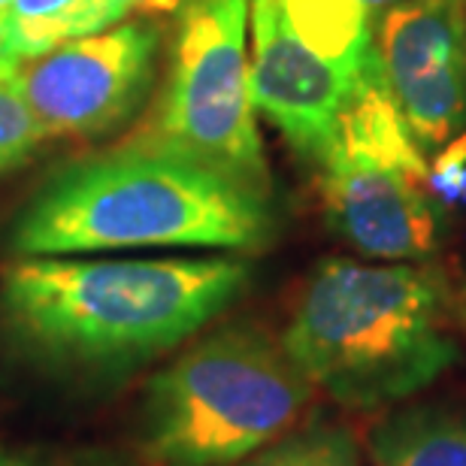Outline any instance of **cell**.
Masks as SVG:
<instances>
[{"mask_svg": "<svg viewBox=\"0 0 466 466\" xmlns=\"http://www.w3.org/2000/svg\"><path fill=\"white\" fill-rule=\"evenodd\" d=\"M251 282L246 255L13 258L0 269L9 333L52 367L127 376L203 333Z\"/></svg>", "mask_w": 466, "mask_h": 466, "instance_id": "6da1fadb", "label": "cell"}, {"mask_svg": "<svg viewBox=\"0 0 466 466\" xmlns=\"http://www.w3.org/2000/svg\"><path fill=\"white\" fill-rule=\"evenodd\" d=\"M276 237L273 194L146 137L91 152L46 179L9 230V255L194 248L251 255Z\"/></svg>", "mask_w": 466, "mask_h": 466, "instance_id": "7a4b0ae2", "label": "cell"}, {"mask_svg": "<svg viewBox=\"0 0 466 466\" xmlns=\"http://www.w3.org/2000/svg\"><path fill=\"white\" fill-rule=\"evenodd\" d=\"M454 288L427 260L328 258L306 279L282 346L312 390L354 412L412 400L461 360Z\"/></svg>", "mask_w": 466, "mask_h": 466, "instance_id": "3957f363", "label": "cell"}, {"mask_svg": "<svg viewBox=\"0 0 466 466\" xmlns=\"http://www.w3.org/2000/svg\"><path fill=\"white\" fill-rule=\"evenodd\" d=\"M279 337L228 324L155 372L139 406L146 466H237L288 431L312 400Z\"/></svg>", "mask_w": 466, "mask_h": 466, "instance_id": "277c9868", "label": "cell"}, {"mask_svg": "<svg viewBox=\"0 0 466 466\" xmlns=\"http://www.w3.org/2000/svg\"><path fill=\"white\" fill-rule=\"evenodd\" d=\"M328 225L367 260H431L445 218L431 164L415 143L379 52L319 161Z\"/></svg>", "mask_w": 466, "mask_h": 466, "instance_id": "5b68a950", "label": "cell"}, {"mask_svg": "<svg viewBox=\"0 0 466 466\" xmlns=\"http://www.w3.org/2000/svg\"><path fill=\"white\" fill-rule=\"evenodd\" d=\"M248 79L255 106L319 164L376 61L363 0H248Z\"/></svg>", "mask_w": 466, "mask_h": 466, "instance_id": "8992f818", "label": "cell"}, {"mask_svg": "<svg viewBox=\"0 0 466 466\" xmlns=\"http://www.w3.org/2000/svg\"><path fill=\"white\" fill-rule=\"evenodd\" d=\"M255 113L248 0H173L167 82L143 137L273 194Z\"/></svg>", "mask_w": 466, "mask_h": 466, "instance_id": "52a82bcc", "label": "cell"}, {"mask_svg": "<svg viewBox=\"0 0 466 466\" xmlns=\"http://www.w3.org/2000/svg\"><path fill=\"white\" fill-rule=\"evenodd\" d=\"M167 31L130 15L18 64L22 91L46 139H97L130 125L152 95Z\"/></svg>", "mask_w": 466, "mask_h": 466, "instance_id": "ba28073f", "label": "cell"}, {"mask_svg": "<svg viewBox=\"0 0 466 466\" xmlns=\"http://www.w3.org/2000/svg\"><path fill=\"white\" fill-rule=\"evenodd\" d=\"M376 52L424 155L466 134V0H400L376 27Z\"/></svg>", "mask_w": 466, "mask_h": 466, "instance_id": "9c48e42d", "label": "cell"}, {"mask_svg": "<svg viewBox=\"0 0 466 466\" xmlns=\"http://www.w3.org/2000/svg\"><path fill=\"white\" fill-rule=\"evenodd\" d=\"M146 0H6L0 6V58L25 64L61 43L125 22Z\"/></svg>", "mask_w": 466, "mask_h": 466, "instance_id": "30bf717a", "label": "cell"}, {"mask_svg": "<svg viewBox=\"0 0 466 466\" xmlns=\"http://www.w3.org/2000/svg\"><path fill=\"white\" fill-rule=\"evenodd\" d=\"M372 466H466V415L449 409H403L372 427Z\"/></svg>", "mask_w": 466, "mask_h": 466, "instance_id": "8fae6325", "label": "cell"}, {"mask_svg": "<svg viewBox=\"0 0 466 466\" xmlns=\"http://www.w3.org/2000/svg\"><path fill=\"white\" fill-rule=\"evenodd\" d=\"M237 466H363V454L349 427L312 421L288 431Z\"/></svg>", "mask_w": 466, "mask_h": 466, "instance_id": "7c38bea8", "label": "cell"}, {"mask_svg": "<svg viewBox=\"0 0 466 466\" xmlns=\"http://www.w3.org/2000/svg\"><path fill=\"white\" fill-rule=\"evenodd\" d=\"M43 143L46 134L22 91V70L0 58V182L22 170Z\"/></svg>", "mask_w": 466, "mask_h": 466, "instance_id": "4fadbf2b", "label": "cell"}, {"mask_svg": "<svg viewBox=\"0 0 466 466\" xmlns=\"http://www.w3.org/2000/svg\"><path fill=\"white\" fill-rule=\"evenodd\" d=\"M0 466H79L73 461H58L49 454H31V451H4L0 449Z\"/></svg>", "mask_w": 466, "mask_h": 466, "instance_id": "5bb4252c", "label": "cell"}, {"mask_svg": "<svg viewBox=\"0 0 466 466\" xmlns=\"http://www.w3.org/2000/svg\"><path fill=\"white\" fill-rule=\"evenodd\" d=\"M363 4H367L372 13H376V9H390L394 4H400V0H363Z\"/></svg>", "mask_w": 466, "mask_h": 466, "instance_id": "9a60e30c", "label": "cell"}, {"mask_svg": "<svg viewBox=\"0 0 466 466\" xmlns=\"http://www.w3.org/2000/svg\"><path fill=\"white\" fill-rule=\"evenodd\" d=\"M4 4H6V0H0V6H4Z\"/></svg>", "mask_w": 466, "mask_h": 466, "instance_id": "2e32d148", "label": "cell"}]
</instances>
